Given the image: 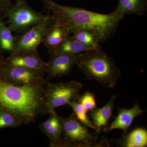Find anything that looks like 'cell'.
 <instances>
[{"label": "cell", "instance_id": "cell-10", "mask_svg": "<svg viewBox=\"0 0 147 147\" xmlns=\"http://www.w3.org/2000/svg\"><path fill=\"white\" fill-rule=\"evenodd\" d=\"M118 109L117 116L110 126L103 129L104 132H108L114 129H119L126 132L135 118L144 112L137 103H135L130 109L118 108Z\"/></svg>", "mask_w": 147, "mask_h": 147}, {"label": "cell", "instance_id": "cell-11", "mask_svg": "<svg viewBox=\"0 0 147 147\" xmlns=\"http://www.w3.org/2000/svg\"><path fill=\"white\" fill-rule=\"evenodd\" d=\"M5 65L39 70L45 72L47 62L42 60L38 53L10 55L6 59Z\"/></svg>", "mask_w": 147, "mask_h": 147}, {"label": "cell", "instance_id": "cell-16", "mask_svg": "<svg viewBox=\"0 0 147 147\" xmlns=\"http://www.w3.org/2000/svg\"><path fill=\"white\" fill-rule=\"evenodd\" d=\"M69 34L65 28L55 25L47 32L42 43L48 50H51L59 45Z\"/></svg>", "mask_w": 147, "mask_h": 147}, {"label": "cell", "instance_id": "cell-19", "mask_svg": "<svg viewBox=\"0 0 147 147\" xmlns=\"http://www.w3.org/2000/svg\"><path fill=\"white\" fill-rule=\"evenodd\" d=\"M67 105L73 109L76 119L87 127L94 129V126L90 118L88 115V111L81 103L76 100L69 101Z\"/></svg>", "mask_w": 147, "mask_h": 147}, {"label": "cell", "instance_id": "cell-5", "mask_svg": "<svg viewBox=\"0 0 147 147\" xmlns=\"http://www.w3.org/2000/svg\"><path fill=\"white\" fill-rule=\"evenodd\" d=\"M82 87V83L74 81L57 84L46 82L44 86V115L54 113L56 108L67 105L69 101H77Z\"/></svg>", "mask_w": 147, "mask_h": 147}, {"label": "cell", "instance_id": "cell-2", "mask_svg": "<svg viewBox=\"0 0 147 147\" xmlns=\"http://www.w3.org/2000/svg\"><path fill=\"white\" fill-rule=\"evenodd\" d=\"M45 85H15L0 75V110L9 113L22 125L34 122L44 115Z\"/></svg>", "mask_w": 147, "mask_h": 147}, {"label": "cell", "instance_id": "cell-8", "mask_svg": "<svg viewBox=\"0 0 147 147\" xmlns=\"http://www.w3.org/2000/svg\"><path fill=\"white\" fill-rule=\"evenodd\" d=\"M44 72L18 66L5 65L0 68V75L11 84L17 85L45 84Z\"/></svg>", "mask_w": 147, "mask_h": 147}, {"label": "cell", "instance_id": "cell-4", "mask_svg": "<svg viewBox=\"0 0 147 147\" xmlns=\"http://www.w3.org/2000/svg\"><path fill=\"white\" fill-rule=\"evenodd\" d=\"M3 13L7 18L8 26L12 32L21 34L35 25L47 21L51 15L37 12L28 5L25 0H16Z\"/></svg>", "mask_w": 147, "mask_h": 147}, {"label": "cell", "instance_id": "cell-6", "mask_svg": "<svg viewBox=\"0 0 147 147\" xmlns=\"http://www.w3.org/2000/svg\"><path fill=\"white\" fill-rule=\"evenodd\" d=\"M61 127V147H92L98 146L97 136L90 133L74 113L68 117H59Z\"/></svg>", "mask_w": 147, "mask_h": 147}, {"label": "cell", "instance_id": "cell-3", "mask_svg": "<svg viewBox=\"0 0 147 147\" xmlns=\"http://www.w3.org/2000/svg\"><path fill=\"white\" fill-rule=\"evenodd\" d=\"M76 65L88 80L110 89L115 88L121 75L113 59L101 49L81 53Z\"/></svg>", "mask_w": 147, "mask_h": 147}, {"label": "cell", "instance_id": "cell-15", "mask_svg": "<svg viewBox=\"0 0 147 147\" xmlns=\"http://www.w3.org/2000/svg\"><path fill=\"white\" fill-rule=\"evenodd\" d=\"M121 146L144 147L147 145V131L145 129L137 128L125 135L117 142Z\"/></svg>", "mask_w": 147, "mask_h": 147}, {"label": "cell", "instance_id": "cell-12", "mask_svg": "<svg viewBox=\"0 0 147 147\" xmlns=\"http://www.w3.org/2000/svg\"><path fill=\"white\" fill-rule=\"evenodd\" d=\"M117 96L113 95L110 100L100 108H96L90 113L92 123L96 134L107 127L113 114Z\"/></svg>", "mask_w": 147, "mask_h": 147}, {"label": "cell", "instance_id": "cell-23", "mask_svg": "<svg viewBox=\"0 0 147 147\" xmlns=\"http://www.w3.org/2000/svg\"><path fill=\"white\" fill-rule=\"evenodd\" d=\"M12 5V0H0V13H3Z\"/></svg>", "mask_w": 147, "mask_h": 147}, {"label": "cell", "instance_id": "cell-18", "mask_svg": "<svg viewBox=\"0 0 147 147\" xmlns=\"http://www.w3.org/2000/svg\"><path fill=\"white\" fill-rule=\"evenodd\" d=\"M73 36L76 40L91 50L101 49L99 39L94 32L88 30H82L74 33Z\"/></svg>", "mask_w": 147, "mask_h": 147}, {"label": "cell", "instance_id": "cell-1", "mask_svg": "<svg viewBox=\"0 0 147 147\" xmlns=\"http://www.w3.org/2000/svg\"><path fill=\"white\" fill-rule=\"evenodd\" d=\"M51 13L55 25L64 27L69 33L82 30L92 31L100 42L108 40L115 32L124 16L113 12L96 13L84 9L60 5L53 0H40Z\"/></svg>", "mask_w": 147, "mask_h": 147}, {"label": "cell", "instance_id": "cell-7", "mask_svg": "<svg viewBox=\"0 0 147 147\" xmlns=\"http://www.w3.org/2000/svg\"><path fill=\"white\" fill-rule=\"evenodd\" d=\"M55 25V21L51 15L47 21L34 26L16 36L15 47L10 55L38 53V46Z\"/></svg>", "mask_w": 147, "mask_h": 147}, {"label": "cell", "instance_id": "cell-9", "mask_svg": "<svg viewBox=\"0 0 147 147\" xmlns=\"http://www.w3.org/2000/svg\"><path fill=\"white\" fill-rule=\"evenodd\" d=\"M81 54L50 55L45 71L47 74L48 79L61 77L69 74L74 66L77 65Z\"/></svg>", "mask_w": 147, "mask_h": 147}, {"label": "cell", "instance_id": "cell-22", "mask_svg": "<svg viewBox=\"0 0 147 147\" xmlns=\"http://www.w3.org/2000/svg\"><path fill=\"white\" fill-rule=\"evenodd\" d=\"M50 116L49 118L45 121L40 124L39 125V129L42 132L50 128L53 126L56 122L59 121V116L56 112H54L52 114H50Z\"/></svg>", "mask_w": 147, "mask_h": 147}, {"label": "cell", "instance_id": "cell-14", "mask_svg": "<svg viewBox=\"0 0 147 147\" xmlns=\"http://www.w3.org/2000/svg\"><path fill=\"white\" fill-rule=\"evenodd\" d=\"M91 50L82 44L73 36H68L57 47L48 50L50 55H76L85 51Z\"/></svg>", "mask_w": 147, "mask_h": 147}, {"label": "cell", "instance_id": "cell-13", "mask_svg": "<svg viewBox=\"0 0 147 147\" xmlns=\"http://www.w3.org/2000/svg\"><path fill=\"white\" fill-rule=\"evenodd\" d=\"M147 9V0H119L118 5L113 13L118 16L134 14L142 16Z\"/></svg>", "mask_w": 147, "mask_h": 147}, {"label": "cell", "instance_id": "cell-21", "mask_svg": "<svg viewBox=\"0 0 147 147\" xmlns=\"http://www.w3.org/2000/svg\"><path fill=\"white\" fill-rule=\"evenodd\" d=\"M77 101L82 104L88 111L90 112L97 108L94 94L89 91L86 92L82 95H80Z\"/></svg>", "mask_w": 147, "mask_h": 147}, {"label": "cell", "instance_id": "cell-24", "mask_svg": "<svg viewBox=\"0 0 147 147\" xmlns=\"http://www.w3.org/2000/svg\"><path fill=\"white\" fill-rule=\"evenodd\" d=\"M3 52L0 49V68L5 64L6 59L3 56Z\"/></svg>", "mask_w": 147, "mask_h": 147}, {"label": "cell", "instance_id": "cell-17", "mask_svg": "<svg viewBox=\"0 0 147 147\" xmlns=\"http://www.w3.org/2000/svg\"><path fill=\"white\" fill-rule=\"evenodd\" d=\"M12 32L0 15V49L10 54L14 49L16 39V36H14Z\"/></svg>", "mask_w": 147, "mask_h": 147}, {"label": "cell", "instance_id": "cell-20", "mask_svg": "<svg viewBox=\"0 0 147 147\" xmlns=\"http://www.w3.org/2000/svg\"><path fill=\"white\" fill-rule=\"evenodd\" d=\"M22 124L9 113L0 110V129L5 127H17Z\"/></svg>", "mask_w": 147, "mask_h": 147}]
</instances>
